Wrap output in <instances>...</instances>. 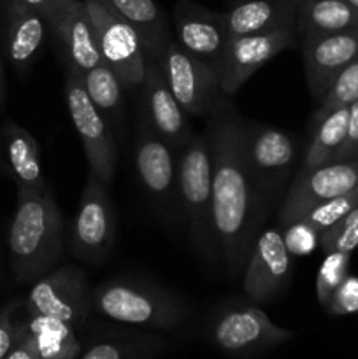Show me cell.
<instances>
[{
  "mask_svg": "<svg viewBox=\"0 0 358 359\" xmlns=\"http://www.w3.org/2000/svg\"><path fill=\"white\" fill-rule=\"evenodd\" d=\"M244 121L223 97L207 116L213 154V231L218 258L230 279L242 277L269 202L256 188L244 154Z\"/></svg>",
  "mask_w": 358,
  "mask_h": 359,
  "instance_id": "cell-1",
  "label": "cell"
},
{
  "mask_svg": "<svg viewBox=\"0 0 358 359\" xmlns=\"http://www.w3.org/2000/svg\"><path fill=\"white\" fill-rule=\"evenodd\" d=\"M7 248L20 283H34L58 265L65 249V223L51 189H18Z\"/></svg>",
  "mask_w": 358,
  "mask_h": 359,
  "instance_id": "cell-2",
  "label": "cell"
},
{
  "mask_svg": "<svg viewBox=\"0 0 358 359\" xmlns=\"http://www.w3.org/2000/svg\"><path fill=\"white\" fill-rule=\"evenodd\" d=\"M91 312L142 328L171 330L186 318V305L175 294L133 279H109L91 290Z\"/></svg>",
  "mask_w": 358,
  "mask_h": 359,
  "instance_id": "cell-3",
  "label": "cell"
},
{
  "mask_svg": "<svg viewBox=\"0 0 358 359\" xmlns=\"http://www.w3.org/2000/svg\"><path fill=\"white\" fill-rule=\"evenodd\" d=\"M178 196L199 255L207 262L220 259L213 231V154L207 132L193 135L179 151Z\"/></svg>",
  "mask_w": 358,
  "mask_h": 359,
  "instance_id": "cell-4",
  "label": "cell"
},
{
  "mask_svg": "<svg viewBox=\"0 0 358 359\" xmlns=\"http://www.w3.org/2000/svg\"><path fill=\"white\" fill-rule=\"evenodd\" d=\"M109 186L88 174L69 233V252L90 265H102L116 242V217Z\"/></svg>",
  "mask_w": 358,
  "mask_h": 359,
  "instance_id": "cell-5",
  "label": "cell"
},
{
  "mask_svg": "<svg viewBox=\"0 0 358 359\" xmlns=\"http://www.w3.org/2000/svg\"><path fill=\"white\" fill-rule=\"evenodd\" d=\"M154 60L172 95L188 116H209L223 98L218 67L193 56L175 39H168Z\"/></svg>",
  "mask_w": 358,
  "mask_h": 359,
  "instance_id": "cell-6",
  "label": "cell"
},
{
  "mask_svg": "<svg viewBox=\"0 0 358 359\" xmlns=\"http://www.w3.org/2000/svg\"><path fill=\"white\" fill-rule=\"evenodd\" d=\"M97 30L102 63L111 67L123 88H140L146 76V49L139 32L112 13L104 0H84Z\"/></svg>",
  "mask_w": 358,
  "mask_h": 359,
  "instance_id": "cell-7",
  "label": "cell"
},
{
  "mask_svg": "<svg viewBox=\"0 0 358 359\" xmlns=\"http://www.w3.org/2000/svg\"><path fill=\"white\" fill-rule=\"evenodd\" d=\"M90 294L86 273L76 265L63 263L34 280L27 298V311L28 314L60 319L77 328L91 314Z\"/></svg>",
  "mask_w": 358,
  "mask_h": 359,
  "instance_id": "cell-8",
  "label": "cell"
},
{
  "mask_svg": "<svg viewBox=\"0 0 358 359\" xmlns=\"http://www.w3.org/2000/svg\"><path fill=\"white\" fill-rule=\"evenodd\" d=\"M65 104L70 121L79 135L90 172L109 186L116 172V146L105 116L90 100L79 76L67 70Z\"/></svg>",
  "mask_w": 358,
  "mask_h": 359,
  "instance_id": "cell-9",
  "label": "cell"
},
{
  "mask_svg": "<svg viewBox=\"0 0 358 359\" xmlns=\"http://www.w3.org/2000/svg\"><path fill=\"white\" fill-rule=\"evenodd\" d=\"M298 153L297 135L262 123L244 121V154L256 188L265 200L276 198Z\"/></svg>",
  "mask_w": 358,
  "mask_h": 359,
  "instance_id": "cell-10",
  "label": "cell"
},
{
  "mask_svg": "<svg viewBox=\"0 0 358 359\" xmlns=\"http://www.w3.org/2000/svg\"><path fill=\"white\" fill-rule=\"evenodd\" d=\"M295 333L249 304H232L221 309L211 325V339L230 354H255L269 351L293 339Z\"/></svg>",
  "mask_w": 358,
  "mask_h": 359,
  "instance_id": "cell-11",
  "label": "cell"
},
{
  "mask_svg": "<svg viewBox=\"0 0 358 359\" xmlns=\"http://www.w3.org/2000/svg\"><path fill=\"white\" fill-rule=\"evenodd\" d=\"M295 44H297L295 28H281L265 34L228 39L218 65L223 97H234L260 67L265 65L284 49L295 48Z\"/></svg>",
  "mask_w": 358,
  "mask_h": 359,
  "instance_id": "cell-12",
  "label": "cell"
},
{
  "mask_svg": "<svg viewBox=\"0 0 358 359\" xmlns=\"http://www.w3.org/2000/svg\"><path fill=\"white\" fill-rule=\"evenodd\" d=\"M358 191V160L330 161L309 170H298L291 182L279 212L284 228L316 203Z\"/></svg>",
  "mask_w": 358,
  "mask_h": 359,
  "instance_id": "cell-13",
  "label": "cell"
},
{
  "mask_svg": "<svg viewBox=\"0 0 358 359\" xmlns=\"http://www.w3.org/2000/svg\"><path fill=\"white\" fill-rule=\"evenodd\" d=\"M291 280V255L279 228H265L255 238L242 272L249 300L269 304L286 291Z\"/></svg>",
  "mask_w": 358,
  "mask_h": 359,
  "instance_id": "cell-14",
  "label": "cell"
},
{
  "mask_svg": "<svg viewBox=\"0 0 358 359\" xmlns=\"http://www.w3.org/2000/svg\"><path fill=\"white\" fill-rule=\"evenodd\" d=\"M178 158L179 151L161 139L146 119L140 118L133 161L140 186L157 202L167 203L178 195Z\"/></svg>",
  "mask_w": 358,
  "mask_h": 359,
  "instance_id": "cell-15",
  "label": "cell"
},
{
  "mask_svg": "<svg viewBox=\"0 0 358 359\" xmlns=\"http://www.w3.org/2000/svg\"><path fill=\"white\" fill-rule=\"evenodd\" d=\"M142 118L147 125L167 140L175 151H181L193 137L188 114L172 95L157 60H146L142 84Z\"/></svg>",
  "mask_w": 358,
  "mask_h": 359,
  "instance_id": "cell-16",
  "label": "cell"
},
{
  "mask_svg": "<svg viewBox=\"0 0 358 359\" xmlns=\"http://www.w3.org/2000/svg\"><path fill=\"white\" fill-rule=\"evenodd\" d=\"M49 23L39 11L20 0H2V51L20 77H25L46 41Z\"/></svg>",
  "mask_w": 358,
  "mask_h": 359,
  "instance_id": "cell-17",
  "label": "cell"
},
{
  "mask_svg": "<svg viewBox=\"0 0 358 359\" xmlns=\"http://www.w3.org/2000/svg\"><path fill=\"white\" fill-rule=\"evenodd\" d=\"M304 41V65L309 90L318 102L325 98L333 81L358 55V28L336 34L311 35Z\"/></svg>",
  "mask_w": 358,
  "mask_h": 359,
  "instance_id": "cell-18",
  "label": "cell"
},
{
  "mask_svg": "<svg viewBox=\"0 0 358 359\" xmlns=\"http://www.w3.org/2000/svg\"><path fill=\"white\" fill-rule=\"evenodd\" d=\"M175 42L197 58L218 67L228 42L223 13L206 9L190 0L174 7Z\"/></svg>",
  "mask_w": 358,
  "mask_h": 359,
  "instance_id": "cell-19",
  "label": "cell"
},
{
  "mask_svg": "<svg viewBox=\"0 0 358 359\" xmlns=\"http://www.w3.org/2000/svg\"><path fill=\"white\" fill-rule=\"evenodd\" d=\"M51 32L62 44L67 70L81 76L102 63L97 30L84 0H69Z\"/></svg>",
  "mask_w": 358,
  "mask_h": 359,
  "instance_id": "cell-20",
  "label": "cell"
},
{
  "mask_svg": "<svg viewBox=\"0 0 358 359\" xmlns=\"http://www.w3.org/2000/svg\"><path fill=\"white\" fill-rule=\"evenodd\" d=\"M0 144H2L6 168L11 179L16 182L18 189H30V191L51 189L42 172L39 142L28 130L14 121H6L0 130Z\"/></svg>",
  "mask_w": 358,
  "mask_h": 359,
  "instance_id": "cell-21",
  "label": "cell"
},
{
  "mask_svg": "<svg viewBox=\"0 0 358 359\" xmlns=\"http://www.w3.org/2000/svg\"><path fill=\"white\" fill-rule=\"evenodd\" d=\"M228 39L242 35L295 28L297 4L295 0H246L223 13Z\"/></svg>",
  "mask_w": 358,
  "mask_h": 359,
  "instance_id": "cell-22",
  "label": "cell"
},
{
  "mask_svg": "<svg viewBox=\"0 0 358 359\" xmlns=\"http://www.w3.org/2000/svg\"><path fill=\"white\" fill-rule=\"evenodd\" d=\"M347 107L316 111L311 125V137L305 146L300 170L319 167L336 160L347 132Z\"/></svg>",
  "mask_w": 358,
  "mask_h": 359,
  "instance_id": "cell-23",
  "label": "cell"
},
{
  "mask_svg": "<svg viewBox=\"0 0 358 359\" xmlns=\"http://www.w3.org/2000/svg\"><path fill=\"white\" fill-rule=\"evenodd\" d=\"M105 6L139 32L147 58H158L167 44L168 30L164 13L154 0H104Z\"/></svg>",
  "mask_w": 358,
  "mask_h": 359,
  "instance_id": "cell-24",
  "label": "cell"
},
{
  "mask_svg": "<svg viewBox=\"0 0 358 359\" xmlns=\"http://www.w3.org/2000/svg\"><path fill=\"white\" fill-rule=\"evenodd\" d=\"M358 28V11L346 0H307L297 6V32L302 37Z\"/></svg>",
  "mask_w": 358,
  "mask_h": 359,
  "instance_id": "cell-25",
  "label": "cell"
},
{
  "mask_svg": "<svg viewBox=\"0 0 358 359\" xmlns=\"http://www.w3.org/2000/svg\"><path fill=\"white\" fill-rule=\"evenodd\" d=\"M21 330L32 340L41 359H76L81 354L74 326L60 319L30 314V321L21 325Z\"/></svg>",
  "mask_w": 358,
  "mask_h": 359,
  "instance_id": "cell-26",
  "label": "cell"
},
{
  "mask_svg": "<svg viewBox=\"0 0 358 359\" xmlns=\"http://www.w3.org/2000/svg\"><path fill=\"white\" fill-rule=\"evenodd\" d=\"M77 76V74H76ZM88 97L107 118H118L123 105V84L114 70L105 63L93 67L79 76Z\"/></svg>",
  "mask_w": 358,
  "mask_h": 359,
  "instance_id": "cell-27",
  "label": "cell"
},
{
  "mask_svg": "<svg viewBox=\"0 0 358 359\" xmlns=\"http://www.w3.org/2000/svg\"><path fill=\"white\" fill-rule=\"evenodd\" d=\"M358 205V191L347 193V195L336 196V198L325 200L321 203H316L311 209L305 210L300 217L295 221H302V223L309 224L314 231L323 233L329 230L330 226L343 219L353 207Z\"/></svg>",
  "mask_w": 358,
  "mask_h": 359,
  "instance_id": "cell-28",
  "label": "cell"
},
{
  "mask_svg": "<svg viewBox=\"0 0 358 359\" xmlns=\"http://www.w3.org/2000/svg\"><path fill=\"white\" fill-rule=\"evenodd\" d=\"M321 266L316 276V297L321 307H325L329 298L337 290L340 283L346 279L347 270H350V252H325Z\"/></svg>",
  "mask_w": 358,
  "mask_h": 359,
  "instance_id": "cell-29",
  "label": "cell"
},
{
  "mask_svg": "<svg viewBox=\"0 0 358 359\" xmlns=\"http://www.w3.org/2000/svg\"><path fill=\"white\" fill-rule=\"evenodd\" d=\"M358 248V205L333 226L319 233V249L325 252H353Z\"/></svg>",
  "mask_w": 358,
  "mask_h": 359,
  "instance_id": "cell-30",
  "label": "cell"
},
{
  "mask_svg": "<svg viewBox=\"0 0 358 359\" xmlns=\"http://www.w3.org/2000/svg\"><path fill=\"white\" fill-rule=\"evenodd\" d=\"M358 100V55L354 56L353 62L339 74L336 81H333L332 88L329 93L325 95L321 102H319L318 111H330L336 107H347Z\"/></svg>",
  "mask_w": 358,
  "mask_h": 359,
  "instance_id": "cell-31",
  "label": "cell"
},
{
  "mask_svg": "<svg viewBox=\"0 0 358 359\" xmlns=\"http://www.w3.org/2000/svg\"><path fill=\"white\" fill-rule=\"evenodd\" d=\"M330 316H350L358 312V276H350L337 286L325 307Z\"/></svg>",
  "mask_w": 358,
  "mask_h": 359,
  "instance_id": "cell-32",
  "label": "cell"
},
{
  "mask_svg": "<svg viewBox=\"0 0 358 359\" xmlns=\"http://www.w3.org/2000/svg\"><path fill=\"white\" fill-rule=\"evenodd\" d=\"M283 238L291 256L311 255L316 248H319V233L302 221H293L284 226Z\"/></svg>",
  "mask_w": 358,
  "mask_h": 359,
  "instance_id": "cell-33",
  "label": "cell"
},
{
  "mask_svg": "<svg viewBox=\"0 0 358 359\" xmlns=\"http://www.w3.org/2000/svg\"><path fill=\"white\" fill-rule=\"evenodd\" d=\"M16 307V302L0 307V359L6 358L18 342V325L13 323V312Z\"/></svg>",
  "mask_w": 358,
  "mask_h": 359,
  "instance_id": "cell-34",
  "label": "cell"
},
{
  "mask_svg": "<svg viewBox=\"0 0 358 359\" xmlns=\"http://www.w3.org/2000/svg\"><path fill=\"white\" fill-rule=\"evenodd\" d=\"M347 109H350V114H347L346 139L333 161L358 160V100L347 105Z\"/></svg>",
  "mask_w": 358,
  "mask_h": 359,
  "instance_id": "cell-35",
  "label": "cell"
},
{
  "mask_svg": "<svg viewBox=\"0 0 358 359\" xmlns=\"http://www.w3.org/2000/svg\"><path fill=\"white\" fill-rule=\"evenodd\" d=\"M20 2L27 4L32 9L39 11V13L48 20L49 30H51L56 25V21H58L60 14H62L63 7L67 6L69 0H20Z\"/></svg>",
  "mask_w": 358,
  "mask_h": 359,
  "instance_id": "cell-36",
  "label": "cell"
},
{
  "mask_svg": "<svg viewBox=\"0 0 358 359\" xmlns=\"http://www.w3.org/2000/svg\"><path fill=\"white\" fill-rule=\"evenodd\" d=\"M4 359H41L39 358L37 351H35L32 340L25 335V332L21 330V325H18V342L16 346L11 349V353L7 354Z\"/></svg>",
  "mask_w": 358,
  "mask_h": 359,
  "instance_id": "cell-37",
  "label": "cell"
},
{
  "mask_svg": "<svg viewBox=\"0 0 358 359\" xmlns=\"http://www.w3.org/2000/svg\"><path fill=\"white\" fill-rule=\"evenodd\" d=\"M123 358H125L123 347H119L118 344H112V342H102V344H97V346H93L91 349H88L81 359H123Z\"/></svg>",
  "mask_w": 358,
  "mask_h": 359,
  "instance_id": "cell-38",
  "label": "cell"
},
{
  "mask_svg": "<svg viewBox=\"0 0 358 359\" xmlns=\"http://www.w3.org/2000/svg\"><path fill=\"white\" fill-rule=\"evenodd\" d=\"M4 100H6V67H4L2 55H0V111H2Z\"/></svg>",
  "mask_w": 358,
  "mask_h": 359,
  "instance_id": "cell-39",
  "label": "cell"
},
{
  "mask_svg": "<svg viewBox=\"0 0 358 359\" xmlns=\"http://www.w3.org/2000/svg\"><path fill=\"white\" fill-rule=\"evenodd\" d=\"M346 2H347V4H350V6H351V7H354V9H357V11H358V0H346Z\"/></svg>",
  "mask_w": 358,
  "mask_h": 359,
  "instance_id": "cell-40",
  "label": "cell"
},
{
  "mask_svg": "<svg viewBox=\"0 0 358 359\" xmlns=\"http://www.w3.org/2000/svg\"><path fill=\"white\" fill-rule=\"evenodd\" d=\"M304 2H307V0H295V4H297V6L298 4H304Z\"/></svg>",
  "mask_w": 358,
  "mask_h": 359,
  "instance_id": "cell-41",
  "label": "cell"
}]
</instances>
